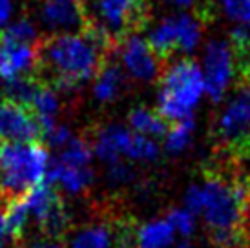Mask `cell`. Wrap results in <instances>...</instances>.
Returning a JSON list of instances; mask_svg holds the SVG:
<instances>
[{
	"label": "cell",
	"mask_w": 250,
	"mask_h": 248,
	"mask_svg": "<svg viewBox=\"0 0 250 248\" xmlns=\"http://www.w3.org/2000/svg\"><path fill=\"white\" fill-rule=\"evenodd\" d=\"M159 84L157 113L170 126L192 117V110L205 90V79L197 62L190 57L168 62L161 73Z\"/></svg>",
	"instance_id": "2"
},
{
	"label": "cell",
	"mask_w": 250,
	"mask_h": 248,
	"mask_svg": "<svg viewBox=\"0 0 250 248\" xmlns=\"http://www.w3.org/2000/svg\"><path fill=\"white\" fill-rule=\"evenodd\" d=\"M29 225V210L26 205L24 195L15 197L9 203L7 208V217H6V232L7 237H11L13 241H21Z\"/></svg>",
	"instance_id": "17"
},
{
	"label": "cell",
	"mask_w": 250,
	"mask_h": 248,
	"mask_svg": "<svg viewBox=\"0 0 250 248\" xmlns=\"http://www.w3.org/2000/svg\"><path fill=\"white\" fill-rule=\"evenodd\" d=\"M13 197H9L7 193H4L0 190V247H2V243L4 239L7 237V232H6V217H7V208H9V203H11Z\"/></svg>",
	"instance_id": "25"
},
{
	"label": "cell",
	"mask_w": 250,
	"mask_h": 248,
	"mask_svg": "<svg viewBox=\"0 0 250 248\" xmlns=\"http://www.w3.org/2000/svg\"><path fill=\"white\" fill-rule=\"evenodd\" d=\"M39 21L48 29L46 35H77L86 28V11L83 2L42 0L39 6Z\"/></svg>",
	"instance_id": "8"
},
{
	"label": "cell",
	"mask_w": 250,
	"mask_h": 248,
	"mask_svg": "<svg viewBox=\"0 0 250 248\" xmlns=\"http://www.w3.org/2000/svg\"><path fill=\"white\" fill-rule=\"evenodd\" d=\"M234 77H237V64L229 41L208 42L205 51V90L214 103L221 101Z\"/></svg>",
	"instance_id": "6"
},
{
	"label": "cell",
	"mask_w": 250,
	"mask_h": 248,
	"mask_svg": "<svg viewBox=\"0 0 250 248\" xmlns=\"http://www.w3.org/2000/svg\"><path fill=\"white\" fill-rule=\"evenodd\" d=\"M232 22L250 28V0H214Z\"/></svg>",
	"instance_id": "22"
},
{
	"label": "cell",
	"mask_w": 250,
	"mask_h": 248,
	"mask_svg": "<svg viewBox=\"0 0 250 248\" xmlns=\"http://www.w3.org/2000/svg\"><path fill=\"white\" fill-rule=\"evenodd\" d=\"M119 210L113 207L103 208V212L90 223L79 227L73 232L70 248H117L115 217Z\"/></svg>",
	"instance_id": "10"
},
{
	"label": "cell",
	"mask_w": 250,
	"mask_h": 248,
	"mask_svg": "<svg viewBox=\"0 0 250 248\" xmlns=\"http://www.w3.org/2000/svg\"><path fill=\"white\" fill-rule=\"evenodd\" d=\"M172 2H175V4L181 7H190V6H194V4H197V0H172Z\"/></svg>",
	"instance_id": "30"
},
{
	"label": "cell",
	"mask_w": 250,
	"mask_h": 248,
	"mask_svg": "<svg viewBox=\"0 0 250 248\" xmlns=\"http://www.w3.org/2000/svg\"><path fill=\"white\" fill-rule=\"evenodd\" d=\"M110 177L117 183H123V181H128L132 177V168L123 163V161H117L110 166Z\"/></svg>",
	"instance_id": "26"
},
{
	"label": "cell",
	"mask_w": 250,
	"mask_h": 248,
	"mask_svg": "<svg viewBox=\"0 0 250 248\" xmlns=\"http://www.w3.org/2000/svg\"><path fill=\"white\" fill-rule=\"evenodd\" d=\"M35 68V46L0 39V77L6 81L31 75Z\"/></svg>",
	"instance_id": "11"
},
{
	"label": "cell",
	"mask_w": 250,
	"mask_h": 248,
	"mask_svg": "<svg viewBox=\"0 0 250 248\" xmlns=\"http://www.w3.org/2000/svg\"><path fill=\"white\" fill-rule=\"evenodd\" d=\"M71 141V135H70V130L68 128H64V126H55L53 130L49 131L48 135L44 137V146H49V148H64V146L68 145Z\"/></svg>",
	"instance_id": "24"
},
{
	"label": "cell",
	"mask_w": 250,
	"mask_h": 248,
	"mask_svg": "<svg viewBox=\"0 0 250 248\" xmlns=\"http://www.w3.org/2000/svg\"><path fill=\"white\" fill-rule=\"evenodd\" d=\"M237 83L239 84H245V86H249L250 88V62L247 66L239 69V73H237Z\"/></svg>",
	"instance_id": "29"
},
{
	"label": "cell",
	"mask_w": 250,
	"mask_h": 248,
	"mask_svg": "<svg viewBox=\"0 0 250 248\" xmlns=\"http://www.w3.org/2000/svg\"><path fill=\"white\" fill-rule=\"evenodd\" d=\"M113 55L86 33L44 35L35 44L31 75L53 91H71L95 79Z\"/></svg>",
	"instance_id": "1"
},
{
	"label": "cell",
	"mask_w": 250,
	"mask_h": 248,
	"mask_svg": "<svg viewBox=\"0 0 250 248\" xmlns=\"http://www.w3.org/2000/svg\"><path fill=\"white\" fill-rule=\"evenodd\" d=\"M13 13V0H0V28L6 26Z\"/></svg>",
	"instance_id": "27"
},
{
	"label": "cell",
	"mask_w": 250,
	"mask_h": 248,
	"mask_svg": "<svg viewBox=\"0 0 250 248\" xmlns=\"http://www.w3.org/2000/svg\"><path fill=\"white\" fill-rule=\"evenodd\" d=\"M126 155L132 159H141V161H153L159 155V146L152 139L145 137L137 131H132L130 143L126 146Z\"/></svg>",
	"instance_id": "21"
},
{
	"label": "cell",
	"mask_w": 250,
	"mask_h": 248,
	"mask_svg": "<svg viewBox=\"0 0 250 248\" xmlns=\"http://www.w3.org/2000/svg\"><path fill=\"white\" fill-rule=\"evenodd\" d=\"M26 248H64L61 241H51V239H41V241H33Z\"/></svg>",
	"instance_id": "28"
},
{
	"label": "cell",
	"mask_w": 250,
	"mask_h": 248,
	"mask_svg": "<svg viewBox=\"0 0 250 248\" xmlns=\"http://www.w3.org/2000/svg\"><path fill=\"white\" fill-rule=\"evenodd\" d=\"M172 241L174 227L168 221H152L137 232V248H167Z\"/></svg>",
	"instance_id": "16"
},
{
	"label": "cell",
	"mask_w": 250,
	"mask_h": 248,
	"mask_svg": "<svg viewBox=\"0 0 250 248\" xmlns=\"http://www.w3.org/2000/svg\"><path fill=\"white\" fill-rule=\"evenodd\" d=\"M130 135H132V131L125 130L121 126H104L93 137L91 148L103 161H108L110 165H113V163L121 161L119 159L121 153H126Z\"/></svg>",
	"instance_id": "12"
},
{
	"label": "cell",
	"mask_w": 250,
	"mask_h": 248,
	"mask_svg": "<svg viewBox=\"0 0 250 248\" xmlns=\"http://www.w3.org/2000/svg\"><path fill=\"white\" fill-rule=\"evenodd\" d=\"M41 88V83L33 75H22L9 79L4 86V101L19 104L22 108L31 110V104L35 99L37 91Z\"/></svg>",
	"instance_id": "15"
},
{
	"label": "cell",
	"mask_w": 250,
	"mask_h": 248,
	"mask_svg": "<svg viewBox=\"0 0 250 248\" xmlns=\"http://www.w3.org/2000/svg\"><path fill=\"white\" fill-rule=\"evenodd\" d=\"M2 143H42V131L35 113L9 101L0 103Z\"/></svg>",
	"instance_id": "9"
},
{
	"label": "cell",
	"mask_w": 250,
	"mask_h": 248,
	"mask_svg": "<svg viewBox=\"0 0 250 248\" xmlns=\"http://www.w3.org/2000/svg\"><path fill=\"white\" fill-rule=\"evenodd\" d=\"M194 131V121L192 117L185 119L181 123H175L170 126V131L167 135V150L172 153H177L185 150L190 145V137Z\"/></svg>",
	"instance_id": "20"
},
{
	"label": "cell",
	"mask_w": 250,
	"mask_h": 248,
	"mask_svg": "<svg viewBox=\"0 0 250 248\" xmlns=\"http://www.w3.org/2000/svg\"><path fill=\"white\" fill-rule=\"evenodd\" d=\"M0 39L2 41L17 42V44L35 46L41 37L37 35V28L33 26V22L28 21V19H19L17 22L0 29Z\"/></svg>",
	"instance_id": "19"
},
{
	"label": "cell",
	"mask_w": 250,
	"mask_h": 248,
	"mask_svg": "<svg viewBox=\"0 0 250 248\" xmlns=\"http://www.w3.org/2000/svg\"><path fill=\"white\" fill-rule=\"evenodd\" d=\"M86 24L104 31L119 46L150 24L152 7L148 0H83Z\"/></svg>",
	"instance_id": "5"
},
{
	"label": "cell",
	"mask_w": 250,
	"mask_h": 248,
	"mask_svg": "<svg viewBox=\"0 0 250 248\" xmlns=\"http://www.w3.org/2000/svg\"><path fill=\"white\" fill-rule=\"evenodd\" d=\"M177 248H192V247H190L188 243H183V245H179V247H177Z\"/></svg>",
	"instance_id": "32"
},
{
	"label": "cell",
	"mask_w": 250,
	"mask_h": 248,
	"mask_svg": "<svg viewBox=\"0 0 250 248\" xmlns=\"http://www.w3.org/2000/svg\"><path fill=\"white\" fill-rule=\"evenodd\" d=\"M61 2H83V0H61Z\"/></svg>",
	"instance_id": "33"
},
{
	"label": "cell",
	"mask_w": 250,
	"mask_h": 248,
	"mask_svg": "<svg viewBox=\"0 0 250 248\" xmlns=\"http://www.w3.org/2000/svg\"><path fill=\"white\" fill-rule=\"evenodd\" d=\"M91 143L88 137H77L71 139L68 145L62 148L59 155V161L71 168H86L91 159Z\"/></svg>",
	"instance_id": "18"
},
{
	"label": "cell",
	"mask_w": 250,
	"mask_h": 248,
	"mask_svg": "<svg viewBox=\"0 0 250 248\" xmlns=\"http://www.w3.org/2000/svg\"><path fill=\"white\" fill-rule=\"evenodd\" d=\"M115 57V55H113ZM113 57L104 64V68L99 71L95 77V86H93V93L101 103H111L123 95L126 90V77L119 64L113 62Z\"/></svg>",
	"instance_id": "13"
},
{
	"label": "cell",
	"mask_w": 250,
	"mask_h": 248,
	"mask_svg": "<svg viewBox=\"0 0 250 248\" xmlns=\"http://www.w3.org/2000/svg\"><path fill=\"white\" fill-rule=\"evenodd\" d=\"M247 192H249V203H250V172H247Z\"/></svg>",
	"instance_id": "31"
},
{
	"label": "cell",
	"mask_w": 250,
	"mask_h": 248,
	"mask_svg": "<svg viewBox=\"0 0 250 248\" xmlns=\"http://www.w3.org/2000/svg\"><path fill=\"white\" fill-rule=\"evenodd\" d=\"M128 123L137 133H146L150 137L163 139L170 131V124L161 117L157 110H148V108H133L128 115Z\"/></svg>",
	"instance_id": "14"
},
{
	"label": "cell",
	"mask_w": 250,
	"mask_h": 248,
	"mask_svg": "<svg viewBox=\"0 0 250 248\" xmlns=\"http://www.w3.org/2000/svg\"><path fill=\"white\" fill-rule=\"evenodd\" d=\"M115 55H119L126 71L141 83H159L165 64L157 59L150 48L148 41H143L139 35L128 37L117 46Z\"/></svg>",
	"instance_id": "7"
},
{
	"label": "cell",
	"mask_w": 250,
	"mask_h": 248,
	"mask_svg": "<svg viewBox=\"0 0 250 248\" xmlns=\"http://www.w3.org/2000/svg\"><path fill=\"white\" fill-rule=\"evenodd\" d=\"M48 165V150L42 143H2L0 190L13 199L21 197L41 185Z\"/></svg>",
	"instance_id": "4"
},
{
	"label": "cell",
	"mask_w": 250,
	"mask_h": 248,
	"mask_svg": "<svg viewBox=\"0 0 250 248\" xmlns=\"http://www.w3.org/2000/svg\"><path fill=\"white\" fill-rule=\"evenodd\" d=\"M214 155L237 165L250 161V88L237 83L236 93L212 124Z\"/></svg>",
	"instance_id": "3"
},
{
	"label": "cell",
	"mask_w": 250,
	"mask_h": 248,
	"mask_svg": "<svg viewBox=\"0 0 250 248\" xmlns=\"http://www.w3.org/2000/svg\"><path fill=\"white\" fill-rule=\"evenodd\" d=\"M167 221L183 235H190L194 232V217H192L190 212H185V210H170Z\"/></svg>",
	"instance_id": "23"
}]
</instances>
